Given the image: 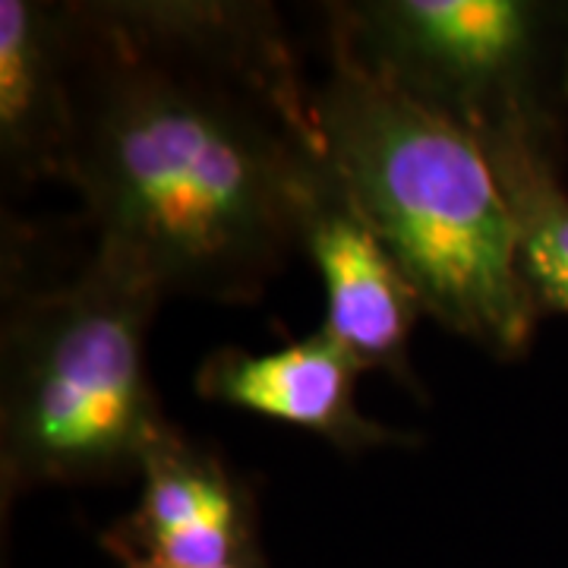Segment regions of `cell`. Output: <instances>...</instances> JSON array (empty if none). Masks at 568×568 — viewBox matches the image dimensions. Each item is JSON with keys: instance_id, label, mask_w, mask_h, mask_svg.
<instances>
[{"instance_id": "6da1fadb", "label": "cell", "mask_w": 568, "mask_h": 568, "mask_svg": "<svg viewBox=\"0 0 568 568\" xmlns=\"http://www.w3.org/2000/svg\"><path fill=\"white\" fill-rule=\"evenodd\" d=\"M92 244L162 291L256 304L338 171L272 3L67 0Z\"/></svg>"}, {"instance_id": "7a4b0ae2", "label": "cell", "mask_w": 568, "mask_h": 568, "mask_svg": "<svg viewBox=\"0 0 568 568\" xmlns=\"http://www.w3.org/2000/svg\"><path fill=\"white\" fill-rule=\"evenodd\" d=\"M320 39L313 111L347 200L426 316L496 361H521L540 310L487 152L366 67L325 17Z\"/></svg>"}, {"instance_id": "3957f363", "label": "cell", "mask_w": 568, "mask_h": 568, "mask_svg": "<svg viewBox=\"0 0 568 568\" xmlns=\"http://www.w3.org/2000/svg\"><path fill=\"white\" fill-rule=\"evenodd\" d=\"M32 237L3 231L0 508L44 487L140 474L164 429L149 376V325L162 291L92 244L73 268H39Z\"/></svg>"}, {"instance_id": "277c9868", "label": "cell", "mask_w": 568, "mask_h": 568, "mask_svg": "<svg viewBox=\"0 0 568 568\" xmlns=\"http://www.w3.org/2000/svg\"><path fill=\"white\" fill-rule=\"evenodd\" d=\"M320 13L366 67L480 149L518 142L568 159V3L345 0Z\"/></svg>"}, {"instance_id": "5b68a950", "label": "cell", "mask_w": 568, "mask_h": 568, "mask_svg": "<svg viewBox=\"0 0 568 568\" xmlns=\"http://www.w3.org/2000/svg\"><path fill=\"white\" fill-rule=\"evenodd\" d=\"M140 480V503L102 534L118 562L268 568L256 503L215 448L171 424L145 448Z\"/></svg>"}, {"instance_id": "8992f818", "label": "cell", "mask_w": 568, "mask_h": 568, "mask_svg": "<svg viewBox=\"0 0 568 568\" xmlns=\"http://www.w3.org/2000/svg\"><path fill=\"white\" fill-rule=\"evenodd\" d=\"M361 373H366L364 364L335 335L320 328L268 354L241 347L212 351L196 369V392L205 402L301 426L351 455L420 446V436L376 424L357 407L354 388Z\"/></svg>"}, {"instance_id": "52a82bcc", "label": "cell", "mask_w": 568, "mask_h": 568, "mask_svg": "<svg viewBox=\"0 0 568 568\" xmlns=\"http://www.w3.org/2000/svg\"><path fill=\"white\" fill-rule=\"evenodd\" d=\"M306 256L323 275L328 297L325 332L335 335L364 369H383L414 398H426L407 354L410 332L426 316L424 304L402 265L347 200L342 178L310 215Z\"/></svg>"}, {"instance_id": "ba28073f", "label": "cell", "mask_w": 568, "mask_h": 568, "mask_svg": "<svg viewBox=\"0 0 568 568\" xmlns=\"http://www.w3.org/2000/svg\"><path fill=\"white\" fill-rule=\"evenodd\" d=\"M77 111L67 0L0 3V171L7 186H70Z\"/></svg>"}, {"instance_id": "9c48e42d", "label": "cell", "mask_w": 568, "mask_h": 568, "mask_svg": "<svg viewBox=\"0 0 568 568\" xmlns=\"http://www.w3.org/2000/svg\"><path fill=\"white\" fill-rule=\"evenodd\" d=\"M484 152L508 205L540 320L568 316V159L518 142H496Z\"/></svg>"}, {"instance_id": "30bf717a", "label": "cell", "mask_w": 568, "mask_h": 568, "mask_svg": "<svg viewBox=\"0 0 568 568\" xmlns=\"http://www.w3.org/2000/svg\"><path fill=\"white\" fill-rule=\"evenodd\" d=\"M121 568H171V566H159V562H145V559H123ZM224 568H253V566H224Z\"/></svg>"}]
</instances>
